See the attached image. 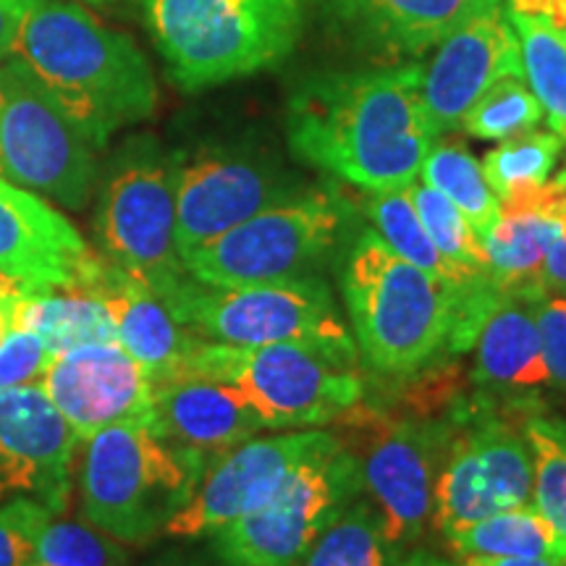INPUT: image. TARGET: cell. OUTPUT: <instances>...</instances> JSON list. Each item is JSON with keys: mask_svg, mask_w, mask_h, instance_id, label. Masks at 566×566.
Returning <instances> with one entry per match:
<instances>
[{"mask_svg": "<svg viewBox=\"0 0 566 566\" xmlns=\"http://www.w3.org/2000/svg\"><path fill=\"white\" fill-rule=\"evenodd\" d=\"M420 80V66L304 80L286 108L294 158L365 192L409 187L438 139L424 116Z\"/></svg>", "mask_w": 566, "mask_h": 566, "instance_id": "6da1fadb", "label": "cell"}, {"mask_svg": "<svg viewBox=\"0 0 566 566\" xmlns=\"http://www.w3.org/2000/svg\"><path fill=\"white\" fill-rule=\"evenodd\" d=\"M13 59L45 84L97 150L158 108L147 55L82 3L38 0L21 24Z\"/></svg>", "mask_w": 566, "mask_h": 566, "instance_id": "7a4b0ae2", "label": "cell"}, {"mask_svg": "<svg viewBox=\"0 0 566 566\" xmlns=\"http://www.w3.org/2000/svg\"><path fill=\"white\" fill-rule=\"evenodd\" d=\"M459 294L399 258L375 229L359 231L346 250L342 296L352 338L384 375H415L449 349Z\"/></svg>", "mask_w": 566, "mask_h": 566, "instance_id": "3957f363", "label": "cell"}, {"mask_svg": "<svg viewBox=\"0 0 566 566\" xmlns=\"http://www.w3.org/2000/svg\"><path fill=\"white\" fill-rule=\"evenodd\" d=\"M304 0H142L145 27L176 87L202 92L292 55Z\"/></svg>", "mask_w": 566, "mask_h": 566, "instance_id": "277c9868", "label": "cell"}, {"mask_svg": "<svg viewBox=\"0 0 566 566\" xmlns=\"http://www.w3.org/2000/svg\"><path fill=\"white\" fill-rule=\"evenodd\" d=\"M359 359L357 344L202 342L179 370L237 388L265 430H310L342 420L363 401L365 375Z\"/></svg>", "mask_w": 566, "mask_h": 566, "instance_id": "5b68a950", "label": "cell"}, {"mask_svg": "<svg viewBox=\"0 0 566 566\" xmlns=\"http://www.w3.org/2000/svg\"><path fill=\"white\" fill-rule=\"evenodd\" d=\"M208 457L163 441L147 422L111 424L84 446L82 514L124 546H147L187 506Z\"/></svg>", "mask_w": 566, "mask_h": 566, "instance_id": "8992f818", "label": "cell"}, {"mask_svg": "<svg viewBox=\"0 0 566 566\" xmlns=\"http://www.w3.org/2000/svg\"><path fill=\"white\" fill-rule=\"evenodd\" d=\"M176 166L153 134H134L101 171L92 216L95 252L163 300L189 275L176 247Z\"/></svg>", "mask_w": 566, "mask_h": 566, "instance_id": "52a82bcc", "label": "cell"}, {"mask_svg": "<svg viewBox=\"0 0 566 566\" xmlns=\"http://www.w3.org/2000/svg\"><path fill=\"white\" fill-rule=\"evenodd\" d=\"M357 208L334 187L304 189L265 208L184 258L195 281L210 286H258L323 279Z\"/></svg>", "mask_w": 566, "mask_h": 566, "instance_id": "ba28073f", "label": "cell"}, {"mask_svg": "<svg viewBox=\"0 0 566 566\" xmlns=\"http://www.w3.org/2000/svg\"><path fill=\"white\" fill-rule=\"evenodd\" d=\"M363 493L357 457L336 436L296 464L263 506L210 535L208 551L223 566H296Z\"/></svg>", "mask_w": 566, "mask_h": 566, "instance_id": "9c48e42d", "label": "cell"}, {"mask_svg": "<svg viewBox=\"0 0 566 566\" xmlns=\"http://www.w3.org/2000/svg\"><path fill=\"white\" fill-rule=\"evenodd\" d=\"M97 147L19 59L0 61V176L66 210L101 179Z\"/></svg>", "mask_w": 566, "mask_h": 566, "instance_id": "30bf717a", "label": "cell"}, {"mask_svg": "<svg viewBox=\"0 0 566 566\" xmlns=\"http://www.w3.org/2000/svg\"><path fill=\"white\" fill-rule=\"evenodd\" d=\"M166 304L184 328L208 344H354L349 325L323 279L210 286L187 275L166 296Z\"/></svg>", "mask_w": 566, "mask_h": 566, "instance_id": "8fae6325", "label": "cell"}, {"mask_svg": "<svg viewBox=\"0 0 566 566\" xmlns=\"http://www.w3.org/2000/svg\"><path fill=\"white\" fill-rule=\"evenodd\" d=\"M176 158V247L181 260L265 208L304 192L296 176L254 147L208 145L189 158Z\"/></svg>", "mask_w": 566, "mask_h": 566, "instance_id": "7c38bea8", "label": "cell"}, {"mask_svg": "<svg viewBox=\"0 0 566 566\" xmlns=\"http://www.w3.org/2000/svg\"><path fill=\"white\" fill-rule=\"evenodd\" d=\"M457 424L384 420L363 424L349 446L363 472L367 501L380 514L388 541L409 551L433 520L436 480Z\"/></svg>", "mask_w": 566, "mask_h": 566, "instance_id": "4fadbf2b", "label": "cell"}, {"mask_svg": "<svg viewBox=\"0 0 566 566\" xmlns=\"http://www.w3.org/2000/svg\"><path fill=\"white\" fill-rule=\"evenodd\" d=\"M331 430H289L254 436L210 457L187 506L168 522L163 537L202 541L265 504L292 470L334 441Z\"/></svg>", "mask_w": 566, "mask_h": 566, "instance_id": "5bb4252c", "label": "cell"}, {"mask_svg": "<svg viewBox=\"0 0 566 566\" xmlns=\"http://www.w3.org/2000/svg\"><path fill=\"white\" fill-rule=\"evenodd\" d=\"M105 260L45 197L0 176V273L34 292L90 294Z\"/></svg>", "mask_w": 566, "mask_h": 566, "instance_id": "9a60e30c", "label": "cell"}, {"mask_svg": "<svg viewBox=\"0 0 566 566\" xmlns=\"http://www.w3.org/2000/svg\"><path fill=\"white\" fill-rule=\"evenodd\" d=\"M76 446L42 386L0 388V506L34 499L66 512Z\"/></svg>", "mask_w": 566, "mask_h": 566, "instance_id": "2e32d148", "label": "cell"}, {"mask_svg": "<svg viewBox=\"0 0 566 566\" xmlns=\"http://www.w3.org/2000/svg\"><path fill=\"white\" fill-rule=\"evenodd\" d=\"M40 386L80 441L111 424L150 422V373L118 342H87L55 354Z\"/></svg>", "mask_w": 566, "mask_h": 566, "instance_id": "e0dca14e", "label": "cell"}, {"mask_svg": "<svg viewBox=\"0 0 566 566\" xmlns=\"http://www.w3.org/2000/svg\"><path fill=\"white\" fill-rule=\"evenodd\" d=\"M509 74L522 76L520 42L509 21V6L499 0L451 32L422 69L420 95L430 132L441 137L462 129L478 97Z\"/></svg>", "mask_w": 566, "mask_h": 566, "instance_id": "ac0fdd59", "label": "cell"}, {"mask_svg": "<svg viewBox=\"0 0 566 566\" xmlns=\"http://www.w3.org/2000/svg\"><path fill=\"white\" fill-rule=\"evenodd\" d=\"M147 424L163 441L208 459L265 430L263 420L237 388L187 370L153 378Z\"/></svg>", "mask_w": 566, "mask_h": 566, "instance_id": "d6986e66", "label": "cell"}, {"mask_svg": "<svg viewBox=\"0 0 566 566\" xmlns=\"http://www.w3.org/2000/svg\"><path fill=\"white\" fill-rule=\"evenodd\" d=\"M352 42L384 59H415L499 0H321Z\"/></svg>", "mask_w": 566, "mask_h": 566, "instance_id": "ffe728a7", "label": "cell"}, {"mask_svg": "<svg viewBox=\"0 0 566 566\" xmlns=\"http://www.w3.org/2000/svg\"><path fill=\"white\" fill-rule=\"evenodd\" d=\"M566 233V168L543 187L501 200L499 221L483 239L488 279L501 292H530L551 247Z\"/></svg>", "mask_w": 566, "mask_h": 566, "instance_id": "44dd1931", "label": "cell"}, {"mask_svg": "<svg viewBox=\"0 0 566 566\" xmlns=\"http://www.w3.org/2000/svg\"><path fill=\"white\" fill-rule=\"evenodd\" d=\"M535 292H495L478 323L475 375L478 386L495 394H533L546 388L541 328L535 317Z\"/></svg>", "mask_w": 566, "mask_h": 566, "instance_id": "7402d4cb", "label": "cell"}, {"mask_svg": "<svg viewBox=\"0 0 566 566\" xmlns=\"http://www.w3.org/2000/svg\"><path fill=\"white\" fill-rule=\"evenodd\" d=\"M90 294L108 307L116 323L118 344L150 373V380L179 370L184 359L202 344L192 331L176 321L163 296L118 268L105 265V273Z\"/></svg>", "mask_w": 566, "mask_h": 566, "instance_id": "603a6c76", "label": "cell"}, {"mask_svg": "<svg viewBox=\"0 0 566 566\" xmlns=\"http://www.w3.org/2000/svg\"><path fill=\"white\" fill-rule=\"evenodd\" d=\"M17 328L34 331L53 357L87 342H118L108 307L84 292L24 296L17 304Z\"/></svg>", "mask_w": 566, "mask_h": 566, "instance_id": "cb8c5ba5", "label": "cell"}, {"mask_svg": "<svg viewBox=\"0 0 566 566\" xmlns=\"http://www.w3.org/2000/svg\"><path fill=\"white\" fill-rule=\"evenodd\" d=\"M462 556H556L566 558V537L537 509L516 506L495 512L446 541Z\"/></svg>", "mask_w": 566, "mask_h": 566, "instance_id": "d4e9b609", "label": "cell"}, {"mask_svg": "<svg viewBox=\"0 0 566 566\" xmlns=\"http://www.w3.org/2000/svg\"><path fill=\"white\" fill-rule=\"evenodd\" d=\"M525 76L551 132L566 142V32L548 19L509 9Z\"/></svg>", "mask_w": 566, "mask_h": 566, "instance_id": "484cf974", "label": "cell"}, {"mask_svg": "<svg viewBox=\"0 0 566 566\" xmlns=\"http://www.w3.org/2000/svg\"><path fill=\"white\" fill-rule=\"evenodd\" d=\"M405 554L388 541L375 506L359 495L325 527L296 566H405Z\"/></svg>", "mask_w": 566, "mask_h": 566, "instance_id": "4316f807", "label": "cell"}, {"mask_svg": "<svg viewBox=\"0 0 566 566\" xmlns=\"http://www.w3.org/2000/svg\"><path fill=\"white\" fill-rule=\"evenodd\" d=\"M420 176L428 187L451 200L459 212L472 223L480 239L488 237L499 221L501 200L495 197L491 184L485 181L483 166L462 142L436 139L424 155Z\"/></svg>", "mask_w": 566, "mask_h": 566, "instance_id": "83f0119b", "label": "cell"}, {"mask_svg": "<svg viewBox=\"0 0 566 566\" xmlns=\"http://www.w3.org/2000/svg\"><path fill=\"white\" fill-rule=\"evenodd\" d=\"M370 197L365 200V212L370 218L375 233H378L391 250L405 258L407 263L422 268L433 279L446 283L454 292H467V289L478 286V283H464L454 268L446 263V258L430 242L428 231L420 223L412 200H409L407 187L391 189V192H367ZM483 283V281H480Z\"/></svg>", "mask_w": 566, "mask_h": 566, "instance_id": "f1b7e54d", "label": "cell"}, {"mask_svg": "<svg viewBox=\"0 0 566 566\" xmlns=\"http://www.w3.org/2000/svg\"><path fill=\"white\" fill-rule=\"evenodd\" d=\"M420 223L428 231L430 242L443 254L446 263L462 275L464 283L488 281V260L483 250V239L472 229V223L459 212L451 200L441 192L428 187L424 181H412L407 187Z\"/></svg>", "mask_w": 566, "mask_h": 566, "instance_id": "f546056e", "label": "cell"}, {"mask_svg": "<svg viewBox=\"0 0 566 566\" xmlns=\"http://www.w3.org/2000/svg\"><path fill=\"white\" fill-rule=\"evenodd\" d=\"M564 153V139L556 132L530 129L516 137L501 139L499 147L485 153L483 166L485 181L499 200L520 189L543 187L554 174Z\"/></svg>", "mask_w": 566, "mask_h": 566, "instance_id": "4dcf8cb0", "label": "cell"}, {"mask_svg": "<svg viewBox=\"0 0 566 566\" xmlns=\"http://www.w3.org/2000/svg\"><path fill=\"white\" fill-rule=\"evenodd\" d=\"M522 430L533 451V506L566 537V420L535 415Z\"/></svg>", "mask_w": 566, "mask_h": 566, "instance_id": "1f68e13d", "label": "cell"}, {"mask_svg": "<svg viewBox=\"0 0 566 566\" xmlns=\"http://www.w3.org/2000/svg\"><path fill=\"white\" fill-rule=\"evenodd\" d=\"M543 108L535 101L525 76H501L493 82L464 116L462 129L478 139H509L516 134L537 129Z\"/></svg>", "mask_w": 566, "mask_h": 566, "instance_id": "d6a6232c", "label": "cell"}, {"mask_svg": "<svg viewBox=\"0 0 566 566\" xmlns=\"http://www.w3.org/2000/svg\"><path fill=\"white\" fill-rule=\"evenodd\" d=\"M45 566H126L129 554L124 543L92 527L90 522H48L38 543V562Z\"/></svg>", "mask_w": 566, "mask_h": 566, "instance_id": "836d02e7", "label": "cell"}, {"mask_svg": "<svg viewBox=\"0 0 566 566\" xmlns=\"http://www.w3.org/2000/svg\"><path fill=\"white\" fill-rule=\"evenodd\" d=\"M55 516L59 514L51 506L34 499H17L0 506V566H34L42 530Z\"/></svg>", "mask_w": 566, "mask_h": 566, "instance_id": "e575fe53", "label": "cell"}, {"mask_svg": "<svg viewBox=\"0 0 566 566\" xmlns=\"http://www.w3.org/2000/svg\"><path fill=\"white\" fill-rule=\"evenodd\" d=\"M53 363V352L34 331L13 328L0 344V388L38 386Z\"/></svg>", "mask_w": 566, "mask_h": 566, "instance_id": "d590c367", "label": "cell"}, {"mask_svg": "<svg viewBox=\"0 0 566 566\" xmlns=\"http://www.w3.org/2000/svg\"><path fill=\"white\" fill-rule=\"evenodd\" d=\"M535 317L541 328L543 359H546L548 384L566 394V300L564 296L535 292Z\"/></svg>", "mask_w": 566, "mask_h": 566, "instance_id": "8d00e7d4", "label": "cell"}, {"mask_svg": "<svg viewBox=\"0 0 566 566\" xmlns=\"http://www.w3.org/2000/svg\"><path fill=\"white\" fill-rule=\"evenodd\" d=\"M38 0H0V61L11 59L21 24Z\"/></svg>", "mask_w": 566, "mask_h": 566, "instance_id": "74e56055", "label": "cell"}, {"mask_svg": "<svg viewBox=\"0 0 566 566\" xmlns=\"http://www.w3.org/2000/svg\"><path fill=\"white\" fill-rule=\"evenodd\" d=\"M537 286H541V292L564 296L566 300V233L551 247L546 263L541 268V275H537Z\"/></svg>", "mask_w": 566, "mask_h": 566, "instance_id": "f35d334b", "label": "cell"}, {"mask_svg": "<svg viewBox=\"0 0 566 566\" xmlns=\"http://www.w3.org/2000/svg\"><path fill=\"white\" fill-rule=\"evenodd\" d=\"M139 566H223L210 551H192V548H168L163 554H155Z\"/></svg>", "mask_w": 566, "mask_h": 566, "instance_id": "ab89813d", "label": "cell"}, {"mask_svg": "<svg viewBox=\"0 0 566 566\" xmlns=\"http://www.w3.org/2000/svg\"><path fill=\"white\" fill-rule=\"evenodd\" d=\"M462 566H566V558L556 556H462Z\"/></svg>", "mask_w": 566, "mask_h": 566, "instance_id": "60d3db41", "label": "cell"}, {"mask_svg": "<svg viewBox=\"0 0 566 566\" xmlns=\"http://www.w3.org/2000/svg\"><path fill=\"white\" fill-rule=\"evenodd\" d=\"M24 296H9V300H0V344L11 336V331L17 328V304Z\"/></svg>", "mask_w": 566, "mask_h": 566, "instance_id": "b9f144b4", "label": "cell"}, {"mask_svg": "<svg viewBox=\"0 0 566 566\" xmlns=\"http://www.w3.org/2000/svg\"><path fill=\"white\" fill-rule=\"evenodd\" d=\"M405 566H462V564L446 562L443 556L430 554V551H407Z\"/></svg>", "mask_w": 566, "mask_h": 566, "instance_id": "7bdbcfd3", "label": "cell"}, {"mask_svg": "<svg viewBox=\"0 0 566 566\" xmlns=\"http://www.w3.org/2000/svg\"><path fill=\"white\" fill-rule=\"evenodd\" d=\"M32 294H40V292H34L32 286H27L24 281H17L11 279V275L0 273V300H9V296H32Z\"/></svg>", "mask_w": 566, "mask_h": 566, "instance_id": "ee69618b", "label": "cell"}, {"mask_svg": "<svg viewBox=\"0 0 566 566\" xmlns=\"http://www.w3.org/2000/svg\"><path fill=\"white\" fill-rule=\"evenodd\" d=\"M71 3H82V6H105V3H113V0H71Z\"/></svg>", "mask_w": 566, "mask_h": 566, "instance_id": "f6af8a7d", "label": "cell"}, {"mask_svg": "<svg viewBox=\"0 0 566 566\" xmlns=\"http://www.w3.org/2000/svg\"><path fill=\"white\" fill-rule=\"evenodd\" d=\"M34 566H45V564H34Z\"/></svg>", "mask_w": 566, "mask_h": 566, "instance_id": "bcb514c9", "label": "cell"}]
</instances>
